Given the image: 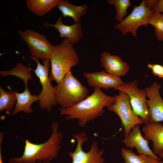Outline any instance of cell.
Segmentation results:
<instances>
[{
    "instance_id": "f546056e",
    "label": "cell",
    "mask_w": 163,
    "mask_h": 163,
    "mask_svg": "<svg viewBox=\"0 0 163 163\" xmlns=\"http://www.w3.org/2000/svg\"><path fill=\"white\" fill-rule=\"evenodd\" d=\"M161 78H163V72Z\"/></svg>"
},
{
    "instance_id": "277c9868",
    "label": "cell",
    "mask_w": 163,
    "mask_h": 163,
    "mask_svg": "<svg viewBox=\"0 0 163 163\" xmlns=\"http://www.w3.org/2000/svg\"><path fill=\"white\" fill-rule=\"evenodd\" d=\"M54 88L56 105L62 108L71 107L88 97L87 88L73 76L71 70Z\"/></svg>"
},
{
    "instance_id": "83f0119b",
    "label": "cell",
    "mask_w": 163,
    "mask_h": 163,
    "mask_svg": "<svg viewBox=\"0 0 163 163\" xmlns=\"http://www.w3.org/2000/svg\"><path fill=\"white\" fill-rule=\"evenodd\" d=\"M4 136V133L3 132L0 133V163H4L2 158V143L3 140Z\"/></svg>"
},
{
    "instance_id": "2e32d148",
    "label": "cell",
    "mask_w": 163,
    "mask_h": 163,
    "mask_svg": "<svg viewBox=\"0 0 163 163\" xmlns=\"http://www.w3.org/2000/svg\"><path fill=\"white\" fill-rule=\"evenodd\" d=\"M144 137L148 141H152L153 152L156 155L163 150V126L160 122L150 121L142 128Z\"/></svg>"
},
{
    "instance_id": "e0dca14e",
    "label": "cell",
    "mask_w": 163,
    "mask_h": 163,
    "mask_svg": "<svg viewBox=\"0 0 163 163\" xmlns=\"http://www.w3.org/2000/svg\"><path fill=\"white\" fill-rule=\"evenodd\" d=\"M16 94L17 101L11 115H14L21 111L27 114L31 113L33 111L31 106L33 103L39 101L38 95H32L28 88H25L24 90L22 93L16 92Z\"/></svg>"
},
{
    "instance_id": "8fae6325",
    "label": "cell",
    "mask_w": 163,
    "mask_h": 163,
    "mask_svg": "<svg viewBox=\"0 0 163 163\" xmlns=\"http://www.w3.org/2000/svg\"><path fill=\"white\" fill-rule=\"evenodd\" d=\"M160 84L154 82L145 89L147 97V104L151 115V120L155 122L163 121V100L160 94Z\"/></svg>"
},
{
    "instance_id": "52a82bcc",
    "label": "cell",
    "mask_w": 163,
    "mask_h": 163,
    "mask_svg": "<svg viewBox=\"0 0 163 163\" xmlns=\"http://www.w3.org/2000/svg\"><path fill=\"white\" fill-rule=\"evenodd\" d=\"M115 97L114 103L107 108L119 117L124 129L125 135L136 126L142 124L143 122L140 117L133 111L129 97L127 94L122 91H119L118 94L115 95Z\"/></svg>"
},
{
    "instance_id": "4fadbf2b",
    "label": "cell",
    "mask_w": 163,
    "mask_h": 163,
    "mask_svg": "<svg viewBox=\"0 0 163 163\" xmlns=\"http://www.w3.org/2000/svg\"><path fill=\"white\" fill-rule=\"evenodd\" d=\"M140 126H136L129 133L125 135L122 142L126 147L131 149L135 148L139 154L151 156L161 160L150 148L148 145L149 141L142 135Z\"/></svg>"
},
{
    "instance_id": "484cf974",
    "label": "cell",
    "mask_w": 163,
    "mask_h": 163,
    "mask_svg": "<svg viewBox=\"0 0 163 163\" xmlns=\"http://www.w3.org/2000/svg\"><path fill=\"white\" fill-rule=\"evenodd\" d=\"M152 10L153 13L163 14V0H159L156 6Z\"/></svg>"
},
{
    "instance_id": "6da1fadb",
    "label": "cell",
    "mask_w": 163,
    "mask_h": 163,
    "mask_svg": "<svg viewBox=\"0 0 163 163\" xmlns=\"http://www.w3.org/2000/svg\"><path fill=\"white\" fill-rule=\"evenodd\" d=\"M115 100V96L107 95L95 88L91 95L73 107H61L59 113L66 115V120L77 119L79 126L83 127L87 123L103 115L104 108L114 103Z\"/></svg>"
},
{
    "instance_id": "4316f807",
    "label": "cell",
    "mask_w": 163,
    "mask_h": 163,
    "mask_svg": "<svg viewBox=\"0 0 163 163\" xmlns=\"http://www.w3.org/2000/svg\"><path fill=\"white\" fill-rule=\"evenodd\" d=\"M158 1V0H143L146 7L152 9L156 6Z\"/></svg>"
},
{
    "instance_id": "cb8c5ba5",
    "label": "cell",
    "mask_w": 163,
    "mask_h": 163,
    "mask_svg": "<svg viewBox=\"0 0 163 163\" xmlns=\"http://www.w3.org/2000/svg\"><path fill=\"white\" fill-rule=\"evenodd\" d=\"M148 24L155 27V34L157 40L163 41V14L153 13L149 20Z\"/></svg>"
},
{
    "instance_id": "d4e9b609",
    "label": "cell",
    "mask_w": 163,
    "mask_h": 163,
    "mask_svg": "<svg viewBox=\"0 0 163 163\" xmlns=\"http://www.w3.org/2000/svg\"><path fill=\"white\" fill-rule=\"evenodd\" d=\"M147 67L152 71L154 75L161 78L163 72V66L158 64L149 63L147 65Z\"/></svg>"
},
{
    "instance_id": "8992f818",
    "label": "cell",
    "mask_w": 163,
    "mask_h": 163,
    "mask_svg": "<svg viewBox=\"0 0 163 163\" xmlns=\"http://www.w3.org/2000/svg\"><path fill=\"white\" fill-rule=\"evenodd\" d=\"M114 90L122 91L127 94L133 111L140 117L143 123L145 124L150 121L151 117L147 104L146 92L145 89L139 88L136 80L124 82Z\"/></svg>"
},
{
    "instance_id": "ffe728a7",
    "label": "cell",
    "mask_w": 163,
    "mask_h": 163,
    "mask_svg": "<svg viewBox=\"0 0 163 163\" xmlns=\"http://www.w3.org/2000/svg\"><path fill=\"white\" fill-rule=\"evenodd\" d=\"M0 75L1 77H2L11 75L21 79L24 83L25 88H28V82L32 78L30 67L24 65L21 62H18L15 67L9 70L1 71Z\"/></svg>"
},
{
    "instance_id": "603a6c76",
    "label": "cell",
    "mask_w": 163,
    "mask_h": 163,
    "mask_svg": "<svg viewBox=\"0 0 163 163\" xmlns=\"http://www.w3.org/2000/svg\"><path fill=\"white\" fill-rule=\"evenodd\" d=\"M107 2L109 5L114 6L117 12L115 19L119 23L124 19L128 9L132 6L129 0H107Z\"/></svg>"
},
{
    "instance_id": "ac0fdd59",
    "label": "cell",
    "mask_w": 163,
    "mask_h": 163,
    "mask_svg": "<svg viewBox=\"0 0 163 163\" xmlns=\"http://www.w3.org/2000/svg\"><path fill=\"white\" fill-rule=\"evenodd\" d=\"M57 7L63 17L71 18L75 23L79 22L81 18L87 14L88 9V6L85 4L77 6L67 0H62Z\"/></svg>"
},
{
    "instance_id": "d6986e66",
    "label": "cell",
    "mask_w": 163,
    "mask_h": 163,
    "mask_svg": "<svg viewBox=\"0 0 163 163\" xmlns=\"http://www.w3.org/2000/svg\"><path fill=\"white\" fill-rule=\"evenodd\" d=\"M62 0H26L28 9L36 15L43 16L54 8L57 6Z\"/></svg>"
},
{
    "instance_id": "ba28073f",
    "label": "cell",
    "mask_w": 163,
    "mask_h": 163,
    "mask_svg": "<svg viewBox=\"0 0 163 163\" xmlns=\"http://www.w3.org/2000/svg\"><path fill=\"white\" fill-rule=\"evenodd\" d=\"M153 13L152 9L146 7L142 0L139 6L134 7L129 15L116 25L114 28L119 30L123 35L130 33L136 37L139 27L148 26L149 20Z\"/></svg>"
},
{
    "instance_id": "44dd1931",
    "label": "cell",
    "mask_w": 163,
    "mask_h": 163,
    "mask_svg": "<svg viewBox=\"0 0 163 163\" xmlns=\"http://www.w3.org/2000/svg\"><path fill=\"white\" fill-rule=\"evenodd\" d=\"M121 155L124 163H163V161L153 156L143 154L137 155L130 149L123 148Z\"/></svg>"
},
{
    "instance_id": "7c38bea8",
    "label": "cell",
    "mask_w": 163,
    "mask_h": 163,
    "mask_svg": "<svg viewBox=\"0 0 163 163\" xmlns=\"http://www.w3.org/2000/svg\"><path fill=\"white\" fill-rule=\"evenodd\" d=\"M88 85L94 88H103L105 90L115 89L122 85L124 82L120 77L114 76L104 70L94 72H84Z\"/></svg>"
},
{
    "instance_id": "9a60e30c",
    "label": "cell",
    "mask_w": 163,
    "mask_h": 163,
    "mask_svg": "<svg viewBox=\"0 0 163 163\" xmlns=\"http://www.w3.org/2000/svg\"><path fill=\"white\" fill-rule=\"evenodd\" d=\"M44 25L55 28L59 32L60 37L67 39L73 45L78 43L83 36L82 28L79 22L71 25H66L63 23L61 16L59 17L55 24L46 23Z\"/></svg>"
},
{
    "instance_id": "5bb4252c",
    "label": "cell",
    "mask_w": 163,
    "mask_h": 163,
    "mask_svg": "<svg viewBox=\"0 0 163 163\" xmlns=\"http://www.w3.org/2000/svg\"><path fill=\"white\" fill-rule=\"evenodd\" d=\"M101 65L106 72L119 77L125 76L130 69L127 63L119 55H112L108 52L101 54Z\"/></svg>"
},
{
    "instance_id": "7a4b0ae2",
    "label": "cell",
    "mask_w": 163,
    "mask_h": 163,
    "mask_svg": "<svg viewBox=\"0 0 163 163\" xmlns=\"http://www.w3.org/2000/svg\"><path fill=\"white\" fill-rule=\"evenodd\" d=\"M59 123L54 121L51 125V135L48 139L39 144L30 141L28 138L25 141L22 155L18 158L9 159V163H50L57 156L61 149L60 143L64 136L63 133L59 131Z\"/></svg>"
},
{
    "instance_id": "f1b7e54d",
    "label": "cell",
    "mask_w": 163,
    "mask_h": 163,
    "mask_svg": "<svg viewBox=\"0 0 163 163\" xmlns=\"http://www.w3.org/2000/svg\"><path fill=\"white\" fill-rule=\"evenodd\" d=\"M158 156L159 157L163 158V150L158 154Z\"/></svg>"
},
{
    "instance_id": "30bf717a",
    "label": "cell",
    "mask_w": 163,
    "mask_h": 163,
    "mask_svg": "<svg viewBox=\"0 0 163 163\" xmlns=\"http://www.w3.org/2000/svg\"><path fill=\"white\" fill-rule=\"evenodd\" d=\"M73 136L77 140V144L75 151L69 153L72 159V163H104L105 159L102 156L104 151L99 149L97 142L93 141L89 151L86 152L82 148L83 143L88 140L85 133L82 132Z\"/></svg>"
},
{
    "instance_id": "9c48e42d",
    "label": "cell",
    "mask_w": 163,
    "mask_h": 163,
    "mask_svg": "<svg viewBox=\"0 0 163 163\" xmlns=\"http://www.w3.org/2000/svg\"><path fill=\"white\" fill-rule=\"evenodd\" d=\"M18 34L27 44L32 56L43 60L50 59L54 46L45 35L29 29L19 30Z\"/></svg>"
},
{
    "instance_id": "7402d4cb",
    "label": "cell",
    "mask_w": 163,
    "mask_h": 163,
    "mask_svg": "<svg viewBox=\"0 0 163 163\" xmlns=\"http://www.w3.org/2000/svg\"><path fill=\"white\" fill-rule=\"evenodd\" d=\"M17 101L16 91H11L7 92L0 86V112L5 111L6 114H9Z\"/></svg>"
},
{
    "instance_id": "5b68a950",
    "label": "cell",
    "mask_w": 163,
    "mask_h": 163,
    "mask_svg": "<svg viewBox=\"0 0 163 163\" xmlns=\"http://www.w3.org/2000/svg\"><path fill=\"white\" fill-rule=\"evenodd\" d=\"M30 57L37 63V66L34 72L42 86L41 91L38 95L39 107L42 110H46L50 112L52 107L56 105L54 87L50 82L49 76L50 59L47 58L43 60V64H42L38 59L32 56Z\"/></svg>"
},
{
    "instance_id": "3957f363",
    "label": "cell",
    "mask_w": 163,
    "mask_h": 163,
    "mask_svg": "<svg viewBox=\"0 0 163 163\" xmlns=\"http://www.w3.org/2000/svg\"><path fill=\"white\" fill-rule=\"evenodd\" d=\"M51 69L49 75L50 81L57 84L65 77L72 67L77 65L79 59L77 53L68 40L64 39L61 43L54 46L50 57Z\"/></svg>"
}]
</instances>
